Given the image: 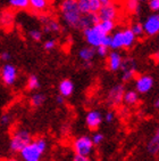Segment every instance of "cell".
Returning a JSON list of instances; mask_svg holds the SVG:
<instances>
[{
    "label": "cell",
    "mask_w": 159,
    "mask_h": 161,
    "mask_svg": "<svg viewBox=\"0 0 159 161\" xmlns=\"http://www.w3.org/2000/svg\"><path fill=\"white\" fill-rule=\"evenodd\" d=\"M33 161H39V160H33Z\"/></svg>",
    "instance_id": "cell-48"
},
{
    "label": "cell",
    "mask_w": 159,
    "mask_h": 161,
    "mask_svg": "<svg viewBox=\"0 0 159 161\" xmlns=\"http://www.w3.org/2000/svg\"><path fill=\"white\" fill-rule=\"evenodd\" d=\"M114 119H115V113H114L113 111L107 112L106 115H105V120H106V122H108V124H111L114 121Z\"/></svg>",
    "instance_id": "cell-37"
},
{
    "label": "cell",
    "mask_w": 159,
    "mask_h": 161,
    "mask_svg": "<svg viewBox=\"0 0 159 161\" xmlns=\"http://www.w3.org/2000/svg\"><path fill=\"white\" fill-rule=\"evenodd\" d=\"M9 5L17 9H25L30 7V0H9Z\"/></svg>",
    "instance_id": "cell-26"
},
{
    "label": "cell",
    "mask_w": 159,
    "mask_h": 161,
    "mask_svg": "<svg viewBox=\"0 0 159 161\" xmlns=\"http://www.w3.org/2000/svg\"><path fill=\"white\" fill-rule=\"evenodd\" d=\"M125 8L131 14H139L140 13V1L139 0H126Z\"/></svg>",
    "instance_id": "cell-24"
},
{
    "label": "cell",
    "mask_w": 159,
    "mask_h": 161,
    "mask_svg": "<svg viewBox=\"0 0 159 161\" xmlns=\"http://www.w3.org/2000/svg\"><path fill=\"white\" fill-rule=\"evenodd\" d=\"M157 58L159 59V50H158V53H157Z\"/></svg>",
    "instance_id": "cell-47"
},
{
    "label": "cell",
    "mask_w": 159,
    "mask_h": 161,
    "mask_svg": "<svg viewBox=\"0 0 159 161\" xmlns=\"http://www.w3.org/2000/svg\"><path fill=\"white\" fill-rule=\"evenodd\" d=\"M102 114L97 110H92V111L88 112V114L85 117V124L91 130H97L100 127L101 122H102Z\"/></svg>",
    "instance_id": "cell-12"
},
{
    "label": "cell",
    "mask_w": 159,
    "mask_h": 161,
    "mask_svg": "<svg viewBox=\"0 0 159 161\" xmlns=\"http://www.w3.org/2000/svg\"><path fill=\"white\" fill-rule=\"evenodd\" d=\"M148 152L151 154H157L159 152V128L155 131L153 136L150 138L149 143L147 145Z\"/></svg>",
    "instance_id": "cell-20"
},
{
    "label": "cell",
    "mask_w": 159,
    "mask_h": 161,
    "mask_svg": "<svg viewBox=\"0 0 159 161\" xmlns=\"http://www.w3.org/2000/svg\"><path fill=\"white\" fill-rule=\"evenodd\" d=\"M1 19H3V22H1V23H3V24H9L10 22H13V17H12V15H10V14H3V16H1V17H0V21H1Z\"/></svg>",
    "instance_id": "cell-36"
},
{
    "label": "cell",
    "mask_w": 159,
    "mask_h": 161,
    "mask_svg": "<svg viewBox=\"0 0 159 161\" xmlns=\"http://www.w3.org/2000/svg\"><path fill=\"white\" fill-rule=\"evenodd\" d=\"M91 140H92V143H93V145H99V144H101V143L104 142L105 136H104V134H101V133H95L93 136L91 137Z\"/></svg>",
    "instance_id": "cell-33"
},
{
    "label": "cell",
    "mask_w": 159,
    "mask_h": 161,
    "mask_svg": "<svg viewBox=\"0 0 159 161\" xmlns=\"http://www.w3.org/2000/svg\"><path fill=\"white\" fill-rule=\"evenodd\" d=\"M40 87V81H39V78L37 75H30L28 79V88L30 90H35L38 89Z\"/></svg>",
    "instance_id": "cell-27"
},
{
    "label": "cell",
    "mask_w": 159,
    "mask_h": 161,
    "mask_svg": "<svg viewBox=\"0 0 159 161\" xmlns=\"http://www.w3.org/2000/svg\"><path fill=\"white\" fill-rule=\"evenodd\" d=\"M95 55V48L91 46L83 47L79 52V57L83 62H92V59Z\"/></svg>",
    "instance_id": "cell-18"
},
{
    "label": "cell",
    "mask_w": 159,
    "mask_h": 161,
    "mask_svg": "<svg viewBox=\"0 0 159 161\" xmlns=\"http://www.w3.org/2000/svg\"><path fill=\"white\" fill-rule=\"evenodd\" d=\"M40 21L42 24L43 32H46V33H57L61 30L59 22L51 19L48 15H41L40 16Z\"/></svg>",
    "instance_id": "cell-11"
},
{
    "label": "cell",
    "mask_w": 159,
    "mask_h": 161,
    "mask_svg": "<svg viewBox=\"0 0 159 161\" xmlns=\"http://www.w3.org/2000/svg\"><path fill=\"white\" fill-rule=\"evenodd\" d=\"M125 93V88L123 85H116L114 86L108 93V101L113 105H118L123 102V96Z\"/></svg>",
    "instance_id": "cell-13"
},
{
    "label": "cell",
    "mask_w": 159,
    "mask_h": 161,
    "mask_svg": "<svg viewBox=\"0 0 159 161\" xmlns=\"http://www.w3.org/2000/svg\"><path fill=\"white\" fill-rule=\"evenodd\" d=\"M83 36L85 38V41L88 42V45L93 48H97L98 46H100L102 42V39L106 34L101 31L98 26V23L95 25H92L89 28L83 29Z\"/></svg>",
    "instance_id": "cell-3"
},
{
    "label": "cell",
    "mask_w": 159,
    "mask_h": 161,
    "mask_svg": "<svg viewBox=\"0 0 159 161\" xmlns=\"http://www.w3.org/2000/svg\"><path fill=\"white\" fill-rule=\"evenodd\" d=\"M101 3L104 5V3H113V0H100Z\"/></svg>",
    "instance_id": "cell-43"
},
{
    "label": "cell",
    "mask_w": 159,
    "mask_h": 161,
    "mask_svg": "<svg viewBox=\"0 0 159 161\" xmlns=\"http://www.w3.org/2000/svg\"><path fill=\"white\" fill-rule=\"evenodd\" d=\"M110 39H111L110 34H106V36L104 37V39H102L101 45H102V46H106V47H109L110 46Z\"/></svg>",
    "instance_id": "cell-38"
},
{
    "label": "cell",
    "mask_w": 159,
    "mask_h": 161,
    "mask_svg": "<svg viewBox=\"0 0 159 161\" xmlns=\"http://www.w3.org/2000/svg\"><path fill=\"white\" fill-rule=\"evenodd\" d=\"M90 3V12L91 13H98L100 7L102 6L100 0H89Z\"/></svg>",
    "instance_id": "cell-31"
},
{
    "label": "cell",
    "mask_w": 159,
    "mask_h": 161,
    "mask_svg": "<svg viewBox=\"0 0 159 161\" xmlns=\"http://www.w3.org/2000/svg\"><path fill=\"white\" fill-rule=\"evenodd\" d=\"M56 102H57V104H64V102H65V97L64 96H61L60 94H59L58 96L56 97Z\"/></svg>",
    "instance_id": "cell-42"
},
{
    "label": "cell",
    "mask_w": 159,
    "mask_h": 161,
    "mask_svg": "<svg viewBox=\"0 0 159 161\" xmlns=\"http://www.w3.org/2000/svg\"><path fill=\"white\" fill-rule=\"evenodd\" d=\"M0 122L3 125H8L10 122V117L8 114H3L0 119Z\"/></svg>",
    "instance_id": "cell-41"
},
{
    "label": "cell",
    "mask_w": 159,
    "mask_h": 161,
    "mask_svg": "<svg viewBox=\"0 0 159 161\" xmlns=\"http://www.w3.org/2000/svg\"><path fill=\"white\" fill-rule=\"evenodd\" d=\"M5 161H19V160H17V159H13V158H10V159H6Z\"/></svg>",
    "instance_id": "cell-44"
},
{
    "label": "cell",
    "mask_w": 159,
    "mask_h": 161,
    "mask_svg": "<svg viewBox=\"0 0 159 161\" xmlns=\"http://www.w3.org/2000/svg\"><path fill=\"white\" fill-rule=\"evenodd\" d=\"M110 46L109 48H111L113 50H119L123 48V37H122V30L121 31L114 32L113 34H110Z\"/></svg>",
    "instance_id": "cell-19"
},
{
    "label": "cell",
    "mask_w": 159,
    "mask_h": 161,
    "mask_svg": "<svg viewBox=\"0 0 159 161\" xmlns=\"http://www.w3.org/2000/svg\"><path fill=\"white\" fill-rule=\"evenodd\" d=\"M108 53H109V47L100 45V46H98L95 48V54H98L100 57H106L108 55Z\"/></svg>",
    "instance_id": "cell-32"
},
{
    "label": "cell",
    "mask_w": 159,
    "mask_h": 161,
    "mask_svg": "<svg viewBox=\"0 0 159 161\" xmlns=\"http://www.w3.org/2000/svg\"><path fill=\"white\" fill-rule=\"evenodd\" d=\"M122 63H123V57H122V55L118 53V50H113V52L108 53L107 65L110 71L116 72V71H118V70H121Z\"/></svg>",
    "instance_id": "cell-14"
},
{
    "label": "cell",
    "mask_w": 159,
    "mask_h": 161,
    "mask_svg": "<svg viewBox=\"0 0 159 161\" xmlns=\"http://www.w3.org/2000/svg\"><path fill=\"white\" fill-rule=\"evenodd\" d=\"M155 105H156L157 108H159V98L157 99V102H156V104H155Z\"/></svg>",
    "instance_id": "cell-45"
},
{
    "label": "cell",
    "mask_w": 159,
    "mask_h": 161,
    "mask_svg": "<svg viewBox=\"0 0 159 161\" xmlns=\"http://www.w3.org/2000/svg\"><path fill=\"white\" fill-rule=\"evenodd\" d=\"M0 58L3 59V62H8L10 58H12V56L8 52H3V53L0 54Z\"/></svg>",
    "instance_id": "cell-39"
},
{
    "label": "cell",
    "mask_w": 159,
    "mask_h": 161,
    "mask_svg": "<svg viewBox=\"0 0 159 161\" xmlns=\"http://www.w3.org/2000/svg\"><path fill=\"white\" fill-rule=\"evenodd\" d=\"M121 70L123 71L122 80L124 81V82H129V81H131L135 75V72H136V63H135L134 59H132V58L123 59Z\"/></svg>",
    "instance_id": "cell-8"
},
{
    "label": "cell",
    "mask_w": 159,
    "mask_h": 161,
    "mask_svg": "<svg viewBox=\"0 0 159 161\" xmlns=\"http://www.w3.org/2000/svg\"><path fill=\"white\" fill-rule=\"evenodd\" d=\"M42 36H43V31L42 30H39V29H32L30 31V37L34 41H40L42 39Z\"/></svg>",
    "instance_id": "cell-30"
},
{
    "label": "cell",
    "mask_w": 159,
    "mask_h": 161,
    "mask_svg": "<svg viewBox=\"0 0 159 161\" xmlns=\"http://www.w3.org/2000/svg\"><path fill=\"white\" fill-rule=\"evenodd\" d=\"M149 8L152 12H159V0H149Z\"/></svg>",
    "instance_id": "cell-35"
},
{
    "label": "cell",
    "mask_w": 159,
    "mask_h": 161,
    "mask_svg": "<svg viewBox=\"0 0 159 161\" xmlns=\"http://www.w3.org/2000/svg\"><path fill=\"white\" fill-rule=\"evenodd\" d=\"M59 94H60L61 96H64L65 98L66 97H69L72 94L74 93V84L73 81L69 80V79H65V80H63L59 84Z\"/></svg>",
    "instance_id": "cell-17"
},
{
    "label": "cell",
    "mask_w": 159,
    "mask_h": 161,
    "mask_svg": "<svg viewBox=\"0 0 159 161\" xmlns=\"http://www.w3.org/2000/svg\"><path fill=\"white\" fill-rule=\"evenodd\" d=\"M77 1V6H79L80 12L82 14H88L90 12V3L89 0H76Z\"/></svg>",
    "instance_id": "cell-28"
},
{
    "label": "cell",
    "mask_w": 159,
    "mask_h": 161,
    "mask_svg": "<svg viewBox=\"0 0 159 161\" xmlns=\"http://www.w3.org/2000/svg\"><path fill=\"white\" fill-rule=\"evenodd\" d=\"M73 149L75 153L79 155H85L89 157L93 150V143L91 137L89 136H81L74 141Z\"/></svg>",
    "instance_id": "cell-5"
},
{
    "label": "cell",
    "mask_w": 159,
    "mask_h": 161,
    "mask_svg": "<svg viewBox=\"0 0 159 161\" xmlns=\"http://www.w3.org/2000/svg\"><path fill=\"white\" fill-rule=\"evenodd\" d=\"M49 5L48 0H30V7L35 12H43Z\"/></svg>",
    "instance_id": "cell-23"
},
{
    "label": "cell",
    "mask_w": 159,
    "mask_h": 161,
    "mask_svg": "<svg viewBox=\"0 0 159 161\" xmlns=\"http://www.w3.org/2000/svg\"><path fill=\"white\" fill-rule=\"evenodd\" d=\"M73 161H91V160L89 159V157H85V155L75 154V157H74Z\"/></svg>",
    "instance_id": "cell-40"
},
{
    "label": "cell",
    "mask_w": 159,
    "mask_h": 161,
    "mask_svg": "<svg viewBox=\"0 0 159 161\" xmlns=\"http://www.w3.org/2000/svg\"><path fill=\"white\" fill-rule=\"evenodd\" d=\"M153 78L148 75H142L135 80V90L139 94H147L153 87Z\"/></svg>",
    "instance_id": "cell-9"
},
{
    "label": "cell",
    "mask_w": 159,
    "mask_h": 161,
    "mask_svg": "<svg viewBox=\"0 0 159 161\" xmlns=\"http://www.w3.org/2000/svg\"><path fill=\"white\" fill-rule=\"evenodd\" d=\"M47 149V142L42 138L31 141L28 145L21 150V157L24 161L40 160L41 155Z\"/></svg>",
    "instance_id": "cell-2"
},
{
    "label": "cell",
    "mask_w": 159,
    "mask_h": 161,
    "mask_svg": "<svg viewBox=\"0 0 159 161\" xmlns=\"http://www.w3.org/2000/svg\"><path fill=\"white\" fill-rule=\"evenodd\" d=\"M1 79L6 85L12 86L17 79V70L13 64H5L1 69Z\"/></svg>",
    "instance_id": "cell-10"
},
{
    "label": "cell",
    "mask_w": 159,
    "mask_h": 161,
    "mask_svg": "<svg viewBox=\"0 0 159 161\" xmlns=\"http://www.w3.org/2000/svg\"><path fill=\"white\" fill-rule=\"evenodd\" d=\"M98 16L100 21L102 19H109V21H115L118 17V7L114 3H104L100 7L98 12Z\"/></svg>",
    "instance_id": "cell-7"
},
{
    "label": "cell",
    "mask_w": 159,
    "mask_h": 161,
    "mask_svg": "<svg viewBox=\"0 0 159 161\" xmlns=\"http://www.w3.org/2000/svg\"><path fill=\"white\" fill-rule=\"evenodd\" d=\"M140 3H147V1H149V0H139Z\"/></svg>",
    "instance_id": "cell-46"
},
{
    "label": "cell",
    "mask_w": 159,
    "mask_h": 161,
    "mask_svg": "<svg viewBox=\"0 0 159 161\" xmlns=\"http://www.w3.org/2000/svg\"><path fill=\"white\" fill-rule=\"evenodd\" d=\"M98 26L101 31L104 32L105 34H111L115 30V21H109V19H102V21H99Z\"/></svg>",
    "instance_id": "cell-21"
},
{
    "label": "cell",
    "mask_w": 159,
    "mask_h": 161,
    "mask_svg": "<svg viewBox=\"0 0 159 161\" xmlns=\"http://www.w3.org/2000/svg\"><path fill=\"white\" fill-rule=\"evenodd\" d=\"M122 37H123V48H126V49L131 48L135 43V41H136L135 34L132 32V30L130 28L123 29Z\"/></svg>",
    "instance_id": "cell-16"
},
{
    "label": "cell",
    "mask_w": 159,
    "mask_h": 161,
    "mask_svg": "<svg viewBox=\"0 0 159 161\" xmlns=\"http://www.w3.org/2000/svg\"><path fill=\"white\" fill-rule=\"evenodd\" d=\"M123 101L127 105H135L139 102V93L136 90H127V92L124 93Z\"/></svg>",
    "instance_id": "cell-22"
},
{
    "label": "cell",
    "mask_w": 159,
    "mask_h": 161,
    "mask_svg": "<svg viewBox=\"0 0 159 161\" xmlns=\"http://www.w3.org/2000/svg\"><path fill=\"white\" fill-rule=\"evenodd\" d=\"M46 102V96L43 94H34L33 96L31 97V104L34 108H40L43 105V103Z\"/></svg>",
    "instance_id": "cell-25"
},
{
    "label": "cell",
    "mask_w": 159,
    "mask_h": 161,
    "mask_svg": "<svg viewBox=\"0 0 159 161\" xmlns=\"http://www.w3.org/2000/svg\"><path fill=\"white\" fill-rule=\"evenodd\" d=\"M32 141L31 135L28 130L19 129L13 134L12 140H10V149L14 152H21V150L26 146Z\"/></svg>",
    "instance_id": "cell-4"
},
{
    "label": "cell",
    "mask_w": 159,
    "mask_h": 161,
    "mask_svg": "<svg viewBox=\"0 0 159 161\" xmlns=\"http://www.w3.org/2000/svg\"><path fill=\"white\" fill-rule=\"evenodd\" d=\"M143 32L149 37H153L159 33V14L153 13L149 15L144 19L143 24Z\"/></svg>",
    "instance_id": "cell-6"
},
{
    "label": "cell",
    "mask_w": 159,
    "mask_h": 161,
    "mask_svg": "<svg viewBox=\"0 0 159 161\" xmlns=\"http://www.w3.org/2000/svg\"><path fill=\"white\" fill-rule=\"evenodd\" d=\"M56 46H57V41L55 40V39H48V40L44 41V43H43V47H44V49L46 50H54L56 48Z\"/></svg>",
    "instance_id": "cell-34"
},
{
    "label": "cell",
    "mask_w": 159,
    "mask_h": 161,
    "mask_svg": "<svg viewBox=\"0 0 159 161\" xmlns=\"http://www.w3.org/2000/svg\"><path fill=\"white\" fill-rule=\"evenodd\" d=\"M100 19L98 16V13H88V14H82L81 16V19H80L79 23V29H85L92 26V25H95L97 23H99Z\"/></svg>",
    "instance_id": "cell-15"
},
{
    "label": "cell",
    "mask_w": 159,
    "mask_h": 161,
    "mask_svg": "<svg viewBox=\"0 0 159 161\" xmlns=\"http://www.w3.org/2000/svg\"><path fill=\"white\" fill-rule=\"evenodd\" d=\"M60 14L67 26L79 29V23L82 16L76 0H63L60 3Z\"/></svg>",
    "instance_id": "cell-1"
},
{
    "label": "cell",
    "mask_w": 159,
    "mask_h": 161,
    "mask_svg": "<svg viewBox=\"0 0 159 161\" xmlns=\"http://www.w3.org/2000/svg\"><path fill=\"white\" fill-rule=\"evenodd\" d=\"M132 30V32L135 34V37H141V36H143V26L141 23H134V24H132V26L130 28Z\"/></svg>",
    "instance_id": "cell-29"
}]
</instances>
